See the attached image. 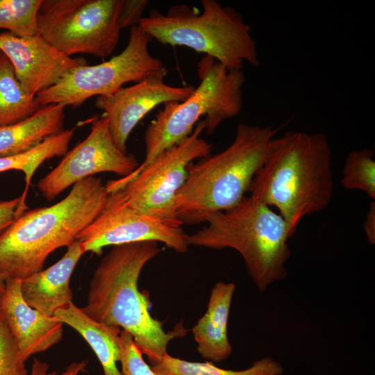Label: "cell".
<instances>
[{"label":"cell","instance_id":"cell-1","mask_svg":"<svg viewBox=\"0 0 375 375\" xmlns=\"http://www.w3.org/2000/svg\"><path fill=\"white\" fill-rule=\"evenodd\" d=\"M160 251L155 241L114 246L95 269L87 303L81 308L92 319L131 334L150 363L167 353L171 340L187 333L182 322L165 332L162 322L150 313L149 297L138 289L142 269Z\"/></svg>","mask_w":375,"mask_h":375},{"label":"cell","instance_id":"cell-2","mask_svg":"<svg viewBox=\"0 0 375 375\" xmlns=\"http://www.w3.org/2000/svg\"><path fill=\"white\" fill-rule=\"evenodd\" d=\"M249 192L276 207L295 233L305 216L323 210L332 198L331 149L326 135L290 131L274 138Z\"/></svg>","mask_w":375,"mask_h":375},{"label":"cell","instance_id":"cell-3","mask_svg":"<svg viewBox=\"0 0 375 375\" xmlns=\"http://www.w3.org/2000/svg\"><path fill=\"white\" fill-rule=\"evenodd\" d=\"M108 193L101 178L75 183L59 202L25 210L0 237V274L22 280L43 269L48 256L68 247L98 216Z\"/></svg>","mask_w":375,"mask_h":375},{"label":"cell","instance_id":"cell-4","mask_svg":"<svg viewBox=\"0 0 375 375\" xmlns=\"http://www.w3.org/2000/svg\"><path fill=\"white\" fill-rule=\"evenodd\" d=\"M277 131L239 124L227 148L192 163L176 197L178 220L183 224L204 223L211 214L238 204L249 192Z\"/></svg>","mask_w":375,"mask_h":375},{"label":"cell","instance_id":"cell-5","mask_svg":"<svg viewBox=\"0 0 375 375\" xmlns=\"http://www.w3.org/2000/svg\"><path fill=\"white\" fill-rule=\"evenodd\" d=\"M206 225L188 235L189 245L229 248L242 257L247 272L260 291L288 275L289 224L271 207L251 196L224 211L208 216Z\"/></svg>","mask_w":375,"mask_h":375},{"label":"cell","instance_id":"cell-6","mask_svg":"<svg viewBox=\"0 0 375 375\" xmlns=\"http://www.w3.org/2000/svg\"><path fill=\"white\" fill-rule=\"evenodd\" d=\"M201 3L199 14L186 4L173 6L166 14L153 9L138 26L160 44L190 48L228 69H242L244 62L259 66L251 28L241 14L215 0Z\"/></svg>","mask_w":375,"mask_h":375},{"label":"cell","instance_id":"cell-7","mask_svg":"<svg viewBox=\"0 0 375 375\" xmlns=\"http://www.w3.org/2000/svg\"><path fill=\"white\" fill-rule=\"evenodd\" d=\"M197 74L200 83L192 94L183 101L163 103L147 126L144 135L145 157L131 174L188 138L202 116L205 131L212 134L222 122L240 112L245 80L242 69H228L204 56L197 64Z\"/></svg>","mask_w":375,"mask_h":375},{"label":"cell","instance_id":"cell-8","mask_svg":"<svg viewBox=\"0 0 375 375\" xmlns=\"http://www.w3.org/2000/svg\"><path fill=\"white\" fill-rule=\"evenodd\" d=\"M124 0H42L38 14L41 36L71 56H109L124 28Z\"/></svg>","mask_w":375,"mask_h":375},{"label":"cell","instance_id":"cell-9","mask_svg":"<svg viewBox=\"0 0 375 375\" xmlns=\"http://www.w3.org/2000/svg\"><path fill=\"white\" fill-rule=\"evenodd\" d=\"M205 131L200 120L192 133L178 144L160 154L139 172L110 180L107 192L120 190L127 203L136 210L181 226L176 213L177 194L194 160L210 154L212 145L201 137Z\"/></svg>","mask_w":375,"mask_h":375},{"label":"cell","instance_id":"cell-10","mask_svg":"<svg viewBox=\"0 0 375 375\" xmlns=\"http://www.w3.org/2000/svg\"><path fill=\"white\" fill-rule=\"evenodd\" d=\"M152 38L138 25L131 27L128 44L118 55L101 63L75 67L58 83L36 95L41 106H78L94 96L114 93L129 82L138 83L163 67L149 51Z\"/></svg>","mask_w":375,"mask_h":375},{"label":"cell","instance_id":"cell-11","mask_svg":"<svg viewBox=\"0 0 375 375\" xmlns=\"http://www.w3.org/2000/svg\"><path fill=\"white\" fill-rule=\"evenodd\" d=\"M108 193L102 210L77 236L85 253L101 255L108 246L142 241L162 242L178 253L188 251V235L181 226L136 210L127 203L120 190Z\"/></svg>","mask_w":375,"mask_h":375},{"label":"cell","instance_id":"cell-12","mask_svg":"<svg viewBox=\"0 0 375 375\" xmlns=\"http://www.w3.org/2000/svg\"><path fill=\"white\" fill-rule=\"evenodd\" d=\"M139 165L133 154L117 147L108 120L102 116L86 138L38 181V188L47 200L52 201L67 188L97 173L112 172L122 178L132 174Z\"/></svg>","mask_w":375,"mask_h":375},{"label":"cell","instance_id":"cell-13","mask_svg":"<svg viewBox=\"0 0 375 375\" xmlns=\"http://www.w3.org/2000/svg\"><path fill=\"white\" fill-rule=\"evenodd\" d=\"M163 66L142 81L122 87L112 94L97 97L96 107L102 110L117 147L127 153V140L134 128L151 110L168 101H183L194 86H173L165 81Z\"/></svg>","mask_w":375,"mask_h":375},{"label":"cell","instance_id":"cell-14","mask_svg":"<svg viewBox=\"0 0 375 375\" xmlns=\"http://www.w3.org/2000/svg\"><path fill=\"white\" fill-rule=\"evenodd\" d=\"M0 51L11 62L24 91L31 97L58 83L71 70L88 64L57 50L38 33L20 37L8 31L0 33Z\"/></svg>","mask_w":375,"mask_h":375},{"label":"cell","instance_id":"cell-15","mask_svg":"<svg viewBox=\"0 0 375 375\" xmlns=\"http://www.w3.org/2000/svg\"><path fill=\"white\" fill-rule=\"evenodd\" d=\"M0 294V314L15 338L22 358L45 351L62 338L63 324L31 307L21 292V280H5Z\"/></svg>","mask_w":375,"mask_h":375},{"label":"cell","instance_id":"cell-16","mask_svg":"<svg viewBox=\"0 0 375 375\" xmlns=\"http://www.w3.org/2000/svg\"><path fill=\"white\" fill-rule=\"evenodd\" d=\"M83 253L76 240L67 247L66 253L56 263L21 280V292L25 301L50 317L73 302L70 279Z\"/></svg>","mask_w":375,"mask_h":375},{"label":"cell","instance_id":"cell-17","mask_svg":"<svg viewBox=\"0 0 375 375\" xmlns=\"http://www.w3.org/2000/svg\"><path fill=\"white\" fill-rule=\"evenodd\" d=\"M235 290L233 283H216L211 290L206 312L192 327L197 351L208 360L219 362L232 353L228 322Z\"/></svg>","mask_w":375,"mask_h":375},{"label":"cell","instance_id":"cell-18","mask_svg":"<svg viewBox=\"0 0 375 375\" xmlns=\"http://www.w3.org/2000/svg\"><path fill=\"white\" fill-rule=\"evenodd\" d=\"M65 108L62 104L42 106L22 121L0 126V157L26 151L47 138L62 132Z\"/></svg>","mask_w":375,"mask_h":375},{"label":"cell","instance_id":"cell-19","mask_svg":"<svg viewBox=\"0 0 375 375\" xmlns=\"http://www.w3.org/2000/svg\"><path fill=\"white\" fill-rule=\"evenodd\" d=\"M53 317L77 331L88 342L100 362L104 375H122L117 365L120 328L92 319L73 302L58 310Z\"/></svg>","mask_w":375,"mask_h":375},{"label":"cell","instance_id":"cell-20","mask_svg":"<svg viewBox=\"0 0 375 375\" xmlns=\"http://www.w3.org/2000/svg\"><path fill=\"white\" fill-rule=\"evenodd\" d=\"M156 375H281L283 368L272 358L265 357L245 369L231 370L216 367L209 362H197L174 358L165 353L151 362Z\"/></svg>","mask_w":375,"mask_h":375},{"label":"cell","instance_id":"cell-21","mask_svg":"<svg viewBox=\"0 0 375 375\" xmlns=\"http://www.w3.org/2000/svg\"><path fill=\"white\" fill-rule=\"evenodd\" d=\"M42 106L35 97L29 96L17 80L12 65L0 54V126L22 121Z\"/></svg>","mask_w":375,"mask_h":375},{"label":"cell","instance_id":"cell-22","mask_svg":"<svg viewBox=\"0 0 375 375\" xmlns=\"http://www.w3.org/2000/svg\"><path fill=\"white\" fill-rule=\"evenodd\" d=\"M74 133V128L64 130L57 135L47 138L40 144L26 151L0 157V173L10 170L23 172L26 187L22 196L26 201L27 191L35 172L45 160L65 155Z\"/></svg>","mask_w":375,"mask_h":375},{"label":"cell","instance_id":"cell-23","mask_svg":"<svg viewBox=\"0 0 375 375\" xmlns=\"http://www.w3.org/2000/svg\"><path fill=\"white\" fill-rule=\"evenodd\" d=\"M340 183L344 189L361 190L374 201V151L368 148L351 151L345 159Z\"/></svg>","mask_w":375,"mask_h":375},{"label":"cell","instance_id":"cell-24","mask_svg":"<svg viewBox=\"0 0 375 375\" xmlns=\"http://www.w3.org/2000/svg\"><path fill=\"white\" fill-rule=\"evenodd\" d=\"M42 0H0V28L20 37L38 33V14Z\"/></svg>","mask_w":375,"mask_h":375},{"label":"cell","instance_id":"cell-25","mask_svg":"<svg viewBox=\"0 0 375 375\" xmlns=\"http://www.w3.org/2000/svg\"><path fill=\"white\" fill-rule=\"evenodd\" d=\"M0 375H28L15 338L0 314Z\"/></svg>","mask_w":375,"mask_h":375},{"label":"cell","instance_id":"cell-26","mask_svg":"<svg viewBox=\"0 0 375 375\" xmlns=\"http://www.w3.org/2000/svg\"><path fill=\"white\" fill-rule=\"evenodd\" d=\"M119 350L122 375H156L143 359L142 353L131 335L124 330L120 333Z\"/></svg>","mask_w":375,"mask_h":375},{"label":"cell","instance_id":"cell-27","mask_svg":"<svg viewBox=\"0 0 375 375\" xmlns=\"http://www.w3.org/2000/svg\"><path fill=\"white\" fill-rule=\"evenodd\" d=\"M27 208L22 196L0 201V237Z\"/></svg>","mask_w":375,"mask_h":375},{"label":"cell","instance_id":"cell-28","mask_svg":"<svg viewBox=\"0 0 375 375\" xmlns=\"http://www.w3.org/2000/svg\"><path fill=\"white\" fill-rule=\"evenodd\" d=\"M88 365V360L73 362L65 370L58 373L49 370V365L38 358H34L28 375H78L83 372Z\"/></svg>","mask_w":375,"mask_h":375},{"label":"cell","instance_id":"cell-29","mask_svg":"<svg viewBox=\"0 0 375 375\" xmlns=\"http://www.w3.org/2000/svg\"><path fill=\"white\" fill-rule=\"evenodd\" d=\"M367 241L371 244H375V201L370 202L369 210L363 224Z\"/></svg>","mask_w":375,"mask_h":375},{"label":"cell","instance_id":"cell-30","mask_svg":"<svg viewBox=\"0 0 375 375\" xmlns=\"http://www.w3.org/2000/svg\"><path fill=\"white\" fill-rule=\"evenodd\" d=\"M6 287L5 279L0 274V294L3 292Z\"/></svg>","mask_w":375,"mask_h":375},{"label":"cell","instance_id":"cell-31","mask_svg":"<svg viewBox=\"0 0 375 375\" xmlns=\"http://www.w3.org/2000/svg\"><path fill=\"white\" fill-rule=\"evenodd\" d=\"M1 51H0V54H1Z\"/></svg>","mask_w":375,"mask_h":375}]
</instances>
